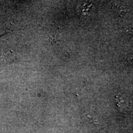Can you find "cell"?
Here are the masks:
<instances>
[{
  "instance_id": "1",
  "label": "cell",
  "mask_w": 133,
  "mask_h": 133,
  "mask_svg": "<svg viewBox=\"0 0 133 133\" xmlns=\"http://www.w3.org/2000/svg\"><path fill=\"white\" fill-rule=\"evenodd\" d=\"M49 39L50 41V43L52 44H55L57 43L58 41V38L56 36L52 35L49 37Z\"/></svg>"
},
{
  "instance_id": "2",
  "label": "cell",
  "mask_w": 133,
  "mask_h": 133,
  "mask_svg": "<svg viewBox=\"0 0 133 133\" xmlns=\"http://www.w3.org/2000/svg\"><path fill=\"white\" fill-rule=\"evenodd\" d=\"M4 56H5V57H8V54H5L4 55ZM6 62H8V61H10V58H7L6 59Z\"/></svg>"
}]
</instances>
